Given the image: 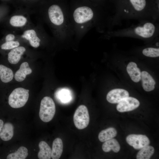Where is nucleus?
Listing matches in <instances>:
<instances>
[{"instance_id":"1","label":"nucleus","mask_w":159,"mask_h":159,"mask_svg":"<svg viewBox=\"0 0 159 159\" xmlns=\"http://www.w3.org/2000/svg\"><path fill=\"white\" fill-rule=\"evenodd\" d=\"M36 13L51 28L54 37H70L73 34L69 15L59 5L52 4L47 9H41Z\"/></svg>"},{"instance_id":"2","label":"nucleus","mask_w":159,"mask_h":159,"mask_svg":"<svg viewBox=\"0 0 159 159\" xmlns=\"http://www.w3.org/2000/svg\"><path fill=\"white\" fill-rule=\"evenodd\" d=\"M94 16V13L89 7L83 6L76 8L69 16L73 34L78 36L84 34Z\"/></svg>"},{"instance_id":"3","label":"nucleus","mask_w":159,"mask_h":159,"mask_svg":"<svg viewBox=\"0 0 159 159\" xmlns=\"http://www.w3.org/2000/svg\"><path fill=\"white\" fill-rule=\"evenodd\" d=\"M24 42H28L32 47H39L43 41L47 40L49 37L41 24H33L22 32L19 34Z\"/></svg>"},{"instance_id":"4","label":"nucleus","mask_w":159,"mask_h":159,"mask_svg":"<svg viewBox=\"0 0 159 159\" xmlns=\"http://www.w3.org/2000/svg\"><path fill=\"white\" fill-rule=\"evenodd\" d=\"M31 13L27 10H18L10 16L8 23L12 32L17 33L29 27L34 24L30 17Z\"/></svg>"},{"instance_id":"5","label":"nucleus","mask_w":159,"mask_h":159,"mask_svg":"<svg viewBox=\"0 0 159 159\" xmlns=\"http://www.w3.org/2000/svg\"><path fill=\"white\" fill-rule=\"evenodd\" d=\"M29 92V90L22 87L14 89L9 97L8 103L9 105L14 108L23 107L28 100Z\"/></svg>"},{"instance_id":"6","label":"nucleus","mask_w":159,"mask_h":159,"mask_svg":"<svg viewBox=\"0 0 159 159\" xmlns=\"http://www.w3.org/2000/svg\"><path fill=\"white\" fill-rule=\"evenodd\" d=\"M56 111L55 105L52 99L46 96L41 100L39 112L41 120L44 122L50 121L54 117Z\"/></svg>"},{"instance_id":"7","label":"nucleus","mask_w":159,"mask_h":159,"mask_svg":"<svg viewBox=\"0 0 159 159\" xmlns=\"http://www.w3.org/2000/svg\"><path fill=\"white\" fill-rule=\"evenodd\" d=\"M73 121L76 127L83 129L88 125L90 117L88 109L85 105H80L76 110L73 116Z\"/></svg>"},{"instance_id":"8","label":"nucleus","mask_w":159,"mask_h":159,"mask_svg":"<svg viewBox=\"0 0 159 159\" xmlns=\"http://www.w3.org/2000/svg\"><path fill=\"white\" fill-rule=\"evenodd\" d=\"M126 141L129 145L137 150L140 149L150 143L148 137L143 135H130L127 137Z\"/></svg>"},{"instance_id":"9","label":"nucleus","mask_w":159,"mask_h":159,"mask_svg":"<svg viewBox=\"0 0 159 159\" xmlns=\"http://www.w3.org/2000/svg\"><path fill=\"white\" fill-rule=\"evenodd\" d=\"M140 104L139 101L136 98L128 97L118 103L116 108L117 110L120 112H128L137 108Z\"/></svg>"},{"instance_id":"10","label":"nucleus","mask_w":159,"mask_h":159,"mask_svg":"<svg viewBox=\"0 0 159 159\" xmlns=\"http://www.w3.org/2000/svg\"><path fill=\"white\" fill-rule=\"evenodd\" d=\"M129 96V93L127 90L123 89H116L112 90L107 93L106 99L110 103H117Z\"/></svg>"},{"instance_id":"11","label":"nucleus","mask_w":159,"mask_h":159,"mask_svg":"<svg viewBox=\"0 0 159 159\" xmlns=\"http://www.w3.org/2000/svg\"><path fill=\"white\" fill-rule=\"evenodd\" d=\"M26 51L25 47L21 45L11 49L8 54V61L13 64L17 63Z\"/></svg>"},{"instance_id":"12","label":"nucleus","mask_w":159,"mask_h":159,"mask_svg":"<svg viewBox=\"0 0 159 159\" xmlns=\"http://www.w3.org/2000/svg\"><path fill=\"white\" fill-rule=\"evenodd\" d=\"M155 30V26L153 24L147 22L142 26L136 27L135 29V32L136 34L143 37L148 38L153 35Z\"/></svg>"},{"instance_id":"13","label":"nucleus","mask_w":159,"mask_h":159,"mask_svg":"<svg viewBox=\"0 0 159 159\" xmlns=\"http://www.w3.org/2000/svg\"><path fill=\"white\" fill-rule=\"evenodd\" d=\"M141 80L143 88L145 91L149 92L154 89L155 82L147 72L143 71L141 72Z\"/></svg>"},{"instance_id":"14","label":"nucleus","mask_w":159,"mask_h":159,"mask_svg":"<svg viewBox=\"0 0 159 159\" xmlns=\"http://www.w3.org/2000/svg\"><path fill=\"white\" fill-rule=\"evenodd\" d=\"M32 72V70L29 67L28 63L24 62L21 63L19 69L16 72L14 77L16 81L22 82L25 80L27 75L31 74Z\"/></svg>"},{"instance_id":"15","label":"nucleus","mask_w":159,"mask_h":159,"mask_svg":"<svg viewBox=\"0 0 159 159\" xmlns=\"http://www.w3.org/2000/svg\"><path fill=\"white\" fill-rule=\"evenodd\" d=\"M127 71L133 81L137 82L140 80L141 72L135 63L133 62H130L127 66Z\"/></svg>"},{"instance_id":"16","label":"nucleus","mask_w":159,"mask_h":159,"mask_svg":"<svg viewBox=\"0 0 159 159\" xmlns=\"http://www.w3.org/2000/svg\"><path fill=\"white\" fill-rule=\"evenodd\" d=\"M63 144L62 139L59 138L53 141L51 150V158L53 159H59L63 152Z\"/></svg>"},{"instance_id":"17","label":"nucleus","mask_w":159,"mask_h":159,"mask_svg":"<svg viewBox=\"0 0 159 159\" xmlns=\"http://www.w3.org/2000/svg\"><path fill=\"white\" fill-rule=\"evenodd\" d=\"M59 101L62 103H67L72 99V94L70 90L66 88L59 89L55 94Z\"/></svg>"},{"instance_id":"18","label":"nucleus","mask_w":159,"mask_h":159,"mask_svg":"<svg viewBox=\"0 0 159 159\" xmlns=\"http://www.w3.org/2000/svg\"><path fill=\"white\" fill-rule=\"evenodd\" d=\"M14 126L10 122L4 123L0 132V138L4 141L11 140L14 135Z\"/></svg>"},{"instance_id":"19","label":"nucleus","mask_w":159,"mask_h":159,"mask_svg":"<svg viewBox=\"0 0 159 159\" xmlns=\"http://www.w3.org/2000/svg\"><path fill=\"white\" fill-rule=\"evenodd\" d=\"M39 151L38 157L40 159H50L51 158V149L45 141H40L39 144Z\"/></svg>"},{"instance_id":"20","label":"nucleus","mask_w":159,"mask_h":159,"mask_svg":"<svg viewBox=\"0 0 159 159\" xmlns=\"http://www.w3.org/2000/svg\"><path fill=\"white\" fill-rule=\"evenodd\" d=\"M102 148L105 152L112 150L114 152L117 153L120 150V146L116 139L112 138L105 142L102 145Z\"/></svg>"},{"instance_id":"21","label":"nucleus","mask_w":159,"mask_h":159,"mask_svg":"<svg viewBox=\"0 0 159 159\" xmlns=\"http://www.w3.org/2000/svg\"><path fill=\"white\" fill-rule=\"evenodd\" d=\"M117 134L116 129L113 127H110L101 131L98 135V138L101 142H105L113 138Z\"/></svg>"},{"instance_id":"22","label":"nucleus","mask_w":159,"mask_h":159,"mask_svg":"<svg viewBox=\"0 0 159 159\" xmlns=\"http://www.w3.org/2000/svg\"><path fill=\"white\" fill-rule=\"evenodd\" d=\"M14 77L12 71L10 68L2 64H0V78L4 83L11 81Z\"/></svg>"},{"instance_id":"23","label":"nucleus","mask_w":159,"mask_h":159,"mask_svg":"<svg viewBox=\"0 0 159 159\" xmlns=\"http://www.w3.org/2000/svg\"><path fill=\"white\" fill-rule=\"evenodd\" d=\"M138 153L136 158L137 159H149L154 152V148L147 145L143 147Z\"/></svg>"},{"instance_id":"24","label":"nucleus","mask_w":159,"mask_h":159,"mask_svg":"<svg viewBox=\"0 0 159 159\" xmlns=\"http://www.w3.org/2000/svg\"><path fill=\"white\" fill-rule=\"evenodd\" d=\"M27 148L21 146L15 152L9 154L7 159H25L28 155Z\"/></svg>"},{"instance_id":"25","label":"nucleus","mask_w":159,"mask_h":159,"mask_svg":"<svg viewBox=\"0 0 159 159\" xmlns=\"http://www.w3.org/2000/svg\"><path fill=\"white\" fill-rule=\"evenodd\" d=\"M23 42L24 41L21 37L19 38L14 40L5 41V42L1 45V48L3 50H11L20 46L21 42Z\"/></svg>"},{"instance_id":"26","label":"nucleus","mask_w":159,"mask_h":159,"mask_svg":"<svg viewBox=\"0 0 159 159\" xmlns=\"http://www.w3.org/2000/svg\"><path fill=\"white\" fill-rule=\"evenodd\" d=\"M142 52L144 55L147 57H155L159 56V48H148L144 49Z\"/></svg>"},{"instance_id":"27","label":"nucleus","mask_w":159,"mask_h":159,"mask_svg":"<svg viewBox=\"0 0 159 159\" xmlns=\"http://www.w3.org/2000/svg\"><path fill=\"white\" fill-rule=\"evenodd\" d=\"M134 9L139 11L143 10L145 6V0H130Z\"/></svg>"},{"instance_id":"28","label":"nucleus","mask_w":159,"mask_h":159,"mask_svg":"<svg viewBox=\"0 0 159 159\" xmlns=\"http://www.w3.org/2000/svg\"><path fill=\"white\" fill-rule=\"evenodd\" d=\"M4 124V122L2 120L0 119V132Z\"/></svg>"},{"instance_id":"29","label":"nucleus","mask_w":159,"mask_h":159,"mask_svg":"<svg viewBox=\"0 0 159 159\" xmlns=\"http://www.w3.org/2000/svg\"><path fill=\"white\" fill-rule=\"evenodd\" d=\"M156 45L157 46H158V45H158V43H156Z\"/></svg>"}]
</instances>
